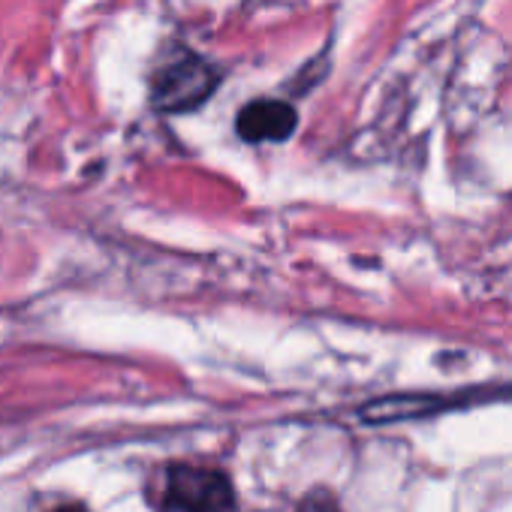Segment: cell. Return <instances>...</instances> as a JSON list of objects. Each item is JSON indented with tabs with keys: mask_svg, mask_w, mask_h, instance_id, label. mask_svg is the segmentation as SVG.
Instances as JSON below:
<instances>
[{
	"mask_svg": "<svg viewBox=\"0 0 512 512\" xmlns=\"http://www.w3.org/2000/svg\"><path fill=\"white\" fill-rule=\"evenodd\" d=\"M55 512H88V509L79 506V503H70V506H61V509H55Z\"/></svg>",
	"mask_w": 512,
	"mask_h": 512,
	"instance_id": "cell-5",
	"label": "cell"
},
{
	"mask_svg": "<svg viewBox=\"0 0 512 512\" xmlns=\"http://www.w3.org/2000/svg\"><path fill=\"white\" fill-rule=\"evenodd\" d=\"M296 121H299L296 109L284 100H256V103L244 106L235 118L238 136L253 145L290 139L296 130Z\"/></svg>",
	"mask_w": 512,
	"mask_h": 512,
	"instance_id": "cell-3",
	"label": "cell"
},
{
	"mask_svg": "<svg viewBox=\"0 0 512 512\" xmlns=\"http://www.w3.org/2000/svg\"><path fill=\"white\" fill-rule=\"evenodd\" d=\"M166 503L172 512H229L235 491L223 470L175 464L166 476Z\"/></svg>",
	"mask_w": 512,
	"mask_h": 512,
	"instance_id": "cell-1",
	"label": "cell"
},
{
	"mask_svg": "<svg viewBox=\"0 0 512 512\" xmlns=\"http://www.w3.org/2000/svg\"><path fill=\"white\" fill-rule=\"evenodd\" d=\"M299 512H341V506L335 503V497H332V494H326V491H314V494H308V497H305V503L299 506Z\"/></svg>",
	"mask_w": 512,
	"mask_h": 512,
	"instance_id": "cell-4",
	"label": "cell"
},
{
	"mask_svg": "<svg viewBox=\"0 0 512 512\" xmlns=\"http://www.w3.org/2000/svg\"><path fill=\"white\" fill-rule=\"evenodd\" d=\"M217 82L220 76L202 58H178L154 76L151 97L163 112H187L202 106L214 94Z\"/></svg>",
	"mask_w": 512,
	"mask_h": 512,
	"instance_id": "cell-2",
	"label": "cell"
}]
</instances>
